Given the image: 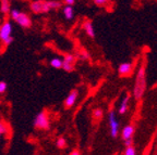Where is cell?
<instances>
[{
  "label": "cell",
  "instance_id": "6da1fadb",
  "mask_svg": "<svg viewBox=\"0 0 157 155\" xmlns=\"http://www.w3.org/2000/svg\"><path fill=\"white\" fill-rule=\"evenodd\" d=\"M146 91V70L144 64H141L136 76H135L134 87H133V97L136 101H140Z\"/></svg>",
  "mask_w": 157,
  "mask_h": 155
},
{
  "label": "cell",
  "instance_id": "7a4b0ae2",
  "mask_svg": "<svg viewBox=\"0 0 157 155\" xmlns=\"http://www.w3.org/2000/svg\"><path fill=\"white\" fill-rule=\"evenodd\" d=\"M32 12L35 14H43V13L49 12L52 8H50V1L49 0H36L33 1L29 5Z\"/></svg>",
  "mask_w": 157,
  "mask_h": 155
},
{
  "label": "cell",
  "instance_id": "3957f363",
  "mask_svg": "<svg viewBox=\"0 0 157 155\" xmlns=\"http://www.w3.org/2000/svg\"><path fill=\"white\" fill-rule=\"evenodd\" d=\"M34 127L37 129H43V130H48L50 127V121L49 116L46 111L39 112L34 118Z\"/></svg>",
  "mask_w": 157,
  "mask_h": 155
},
{
  "label": "cell",
  "instance_id": "277c9868",
  "mask_svg": "<svg viewBox=\"0 0 157 155\" xmlns=\"http://www.w3.org/2000/svg\"><path fill=\"white\" fill-rule=\"evenodd\" d=\"M13 21H15L23 28H29L32 26V19H31V16L29 14H26L24 12H20L19 11V13H17V15Z\"/></svg>",
  "mask_w": 157,
  "mask_h": 155
},
{
  "label": "cell",
  "instance_id": "5b68a950",
  "mask_svg": "<svg viewBox=\"0 0 157 155\" xmlns=\"http://www.w3.org/2000/svg\"><path fill=\"white\" fill-rule=\"evenodd\" d=\"M109 127H110L111 138H117L119 133V121L116 118V113L113 111L109 112Z\"/></svg>",
  "mask_w": 157,
  "mask_h": 155
},
{
  "label": "cell",
  "instance_id": "8992f818",
  "mask_svg": "<svg viewBox=\"0 0 157 155\" xmlns=\"http://www.w3.org/2000/svg\"><path fill=\"white\" fill-rule=\"evenodd\" d=\"M12 31L13 28L11 23L8 22V21L3 22L2 24L0 25V40L3 41L12 36Z\"/></svg>",
  "mask_w": 157,
  "mask_h": 155
},
{
  "label": "cell",
  "instance_id": "52a82bcc",
  "mask_svg": "<svg viewBox=\"0 0 157 155\" xmlns=\"http://www.w3.org/2000/svg\"><path fill=\"white\" fill-rule=\"evenodd\" d=\"M74 65H75V56L73 54H66L62 60V68L63 70L70 73L74 70Z\"/></svg>",
  "mask_w": 157,
  "mask_h": 155
},
{
  "label": "cell",
  "instance_id": "ba28073f",
  "mask_svg": "<svg viewBox=\"0 0 157 155\" xmlns=\"http://www.w3.org/2000/svg\"><path fill=\"white\" fill-rule=\"evenodd\" d=\"M78 98V91L76 89H73L69 92V95L67 96V98L64 99L63 105L66 109H71L74 104L76 103Z\"/></svg>",
  "mask_w": 157,
  "mask_h": 155
},
{
  "label": "cell",
  "instance_id": "9c48e42d",
  "mask_svg": "<svg viewBox=\"0 0 157 155\" xmlns=\"http://www.w3.org/2000/svg\"><path fill=\"white\" fill-rule=\"evenodd\" d=\"M133 64L131 62H124L118 66V74L120 76H130L133 72Z\"/></svg>",
  "mask_w": 157,
  "mask_h": 155
},
{
  "label": "cell",
  "instance_id": "30bf717a",
  "mask_svg": "<svg viewBox=\"0 0 157 155\" xmlns=\"http://www.w3.org/2000/svg\"><path fill=\"white\" fill-rule=\"evenodd\" d=\"M134 132H135L134 126H132V125H127V126L122 129V131H121V139L124 141V140H127V139L133 138Z\"/></svg>",
  "mask_w": 157,
  "mask_h": 155
},
{
  "label": "cell",
  "instance_id": "8fae6325",
  "mask_svg": "<svg viewBox=\"0 0 157 155\" xmlns=\"http://www.w3.org/2000/svg\"><path fill=\"white\" fill-rule=\"evenodd\" d=\"M130 100H131V96L128 93V95L124 97V99L122 100L120 106H119V110H118V113H119L120 115L125 114V113L128 112V109H129V102H130Z\"/></svg>",
  "mask_w": 157,
  "mask_h": 155
},
{
  "label": "cell",
  "instance_id": "7c38bea8",
  "mask_svg": "<svg viewBox=\"0 0 157 155\" xmlns=\"http://www.w3.org/2000/svg\"><path fill=\"white\" fill-rule=\"evenodd\" d=\"M83 29L85 31L86 35L88 37H91V38H94L95 37V29H94V26H93V23L91 21H85L83 23Z\"/></svg>",
  "mask_w": 157,
  "mask_h": 155
},
{
  "label": "cell",
  "instance_id": "4fadbf2b",
  "mask_svg": "<svg viewBox=\"0 0 157 155\" xmlns=\"http://www.w3.org/2000/svg\"><path fill=\"white\" fill-rule=\"evenodd\" d=\"M0 11L3 14H8L11 11V5L10 0H0Z\"/></svg>",
  "mask_w": 157,
  "mask_h": 155
},
{
  "label": "cell",
  "instance_id": "5bb4252c",
  "mask_svg": "<svg viewBox=\"0 0 157 155\" xmlns=\"http://www.w3.org/2000/svg\"><path fill=\"white\" fill-rule=\"evenodd\" d=\"M63 15L67 20H72L74 17V9L73 5H66V7L63 8Z\"/></svg>",
  "mask_w": 157,
  "mask_h": 155
},
{
  "label": "cell",
  "instance_id": "9a60e30c",
  "mask_svg": "<svg viewBox=\"0 0 157 155\" xmlns=\"http://www.w3.org/2000/svg\"><path fill=\"white\" fill-rule=\"evenodd\" d=\"M49 64H50V66H52V67L57 68V70H59V68H62V59L54 58V59H52V60H50Z\"/></svg>",
  "mask_w": 157,
  "mask_h": 155
},
{
  "label": "cell",
  "instance_id": "2e32d148",
  "mask_svg": "<svg viewBox=\"0 0 157 155\" xmlns=\"http://www.w3.org/2000/svg\"><path fill=\"white\" fill-rule=\"evenodd\" d=\"M56 146L58 149H60V150H62V149H66L67 146V140L64 137H59L58 139H57L56 141Z\"/></svg>",
  "mask_w": 157,
  "mask_h": 155
},
{
  "label": "cell",
  "instance_id": "e0dca14e",
  "mask_svg": "<svg viewBox=\"0 0 157 155\" xmlns=\"http://www.w3.org/2000/svg\"><path fill=\"white\" fill-rule=\"evenodd\" d=\"M123 154L124 155H135L136 154V149H135L134 144H133V146H125L124 151H123Z\"/></svg>",
  "mask_w": 157,
  "mask_h": 155
},
{
  "label": "cell",
  "instance_id": "ac0fdd59",
  "mask_svg": "<svg viewBox=\"0 0 157 155\" xmlns=\"http://www.w3.org/2000/svg\"><path fill=\"white\" fill-rule=\"evenodd\" d=\"M103 115H104V111L101 109H95L93 111V118L96 119V121L103 118Z\"/></svg>",
  "mask_w": 157,
  "mask_h": 155
},
{
  "label": "cell",
  "instance_id": "d6986e66",
  "mask_svg": "<svg viewBox=\"0 0 157 155\" xmlns=\"http://www.w3.org/2000/svg\"><path fill=\"white\" fill-rule=\"evenodd\" d=\"M50 1V8L52 10H58L62 7L61 1H57V0H49Z\"/></svg>",
  "mask_w": 157,
  "mask_h": 155
},
{
  "label": "cell",
  "instance_id": "ffe728a7",
  "mask_svg": "<svg viewBox=\"0 0 157 155\" xmlns=\"http://www.w3.org/2000/svg\"><path fill=\"white\" fill-rule=\"evenodd\" d=\"M7 131H8V129H7V126H6V124L2 123V121H0V138H1V136L6 135Z\"/></svg>",
  "mask_w": 157,
  "mask_h": 155
},
{
  "label": "cell",
  "instance_id": "44dd1931",
  "mask_svg": "<svg viewBox=\"0 0 157 155\" xmlns=\"http://www.w3.org/2000/svg\"><path fill=\"white\" fill-rule=\"evenodd\" d=\"M7 88H8V85L6 81H0V95H2L7 91Z\"/></svg>",
  "mask_w": 157,
  "mask_h": 155
},
{
  "label": "cell",
  "instance_id": "7402d4cb",
  "mask_svg": "<svg viewBox=\"0 0 157 155\" xmlns=\"http://www.w3.org/2000/svg\"><path fill=\"white\" fill-rule=\"evenodd\" d=\"M109 1H111V0H94V2H95V5H98V7L105 5L106 3H108Z\"/></svg>",
  "mask_w": 157,
  "mask_h": 155
},
{
  "label": "cell",
  "instance_id": "603a6c76",
  "mask_svg": "<svg viewBox=\"0 0 157 155\" xmlns=\"http://www.w3.org/2000/svg\"><path fill=\"white\" fill-rule=\"evenodd\" d=\"M123 144H124V146H133V144H134L133 138H130V139H127V140H124V141H123Z\"/></svg>",
  "mask_w": 157,
  "mask_h": 155
},
{
  "label": "cell",
  "instance_id": "cb8c5ba5",
  "mask_svg": "<svg viewBox=\"0 0 157 155\" xmlns=\"http://www.w3.org/2000/svg\"><path fill=\"white\" fill-rule=\"evenodd\" d=\"M3 42V45H5V46H9V45H11L13 42V37L11 36V37H9V38L8 39H6V40H3L2 41Z\"/></svg>",
  "mask_w": 157,
  "mask_h": 155
},
{
  "label": "cell",
  "instance_id": "d4e9b609",
  "mask_svg": "<svg viewBox=\"0 0 157 155\" xmlns=\"http://www.w3.org/2000/svg\"><path fill=\"white\" fill-rule=\"evenodd\" d=\"M63 3L68 5H73L75 3V0H63Z\"/></svg>",
  "mask_w": 157,
  "mask_h": 155
},
{
  "label": "cell",
  "instance_id": "484cf974",
  "mask_svg": "<svg viewBox=\"0 0 157 155\" xmlns=\"http://www.w3.org/2000/svg\"><path fill=\"white\" fill-rule=\"evenodd\" d=\"M80 56H81L83 59H88V58H90V56H88V53L86 52V51H82V53H80Z\"/></svg>",
  "mask_w": 157,
  "mask_h": 155
},
{
  "label": "cell",
  "instance_id": "4316f807",
  "mask_svg": "<svg viewBox=\"0 0 157 155\" xmlns=\"http://www.w3.org/2000/svg\"><path fill=\"white\" fill-rule=\"evenodd\" d=\"M70 154L71 155H80L81 154V151L80 150H72L71 152H70Z\"/></svg>",
  "mask_w": 157,
  "mask_h": 155
}]
</instances>
